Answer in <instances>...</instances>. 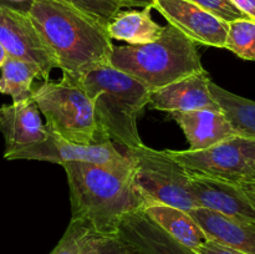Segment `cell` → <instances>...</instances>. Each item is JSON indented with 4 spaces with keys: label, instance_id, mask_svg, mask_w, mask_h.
Segmentation results:
<instances>
[{
    "label": "cell",
    "instance_id": "cell-1",
    "mask_svg": "<svg viewBox=\"0 0 255 254\" xmlns=\"http://www.w3.org/2000/svg\"><path fill=\"white\" fill-rule=\"evenodd\" d=\"M27 14L62 75L77 79L110 64L112 40L92 17L60 0H32Z\"/></svg>",
    "mask_w": 255,
    "mask_h": 254
},
{
    "label": "cell",
    "instance_id": "cell-2",
    "mask_svg": "<svg viewBox=\"0 0 255 254\" xmlns=\"http://www.w3.org/2000/svg\"><path fill=\"white\" fill-rule=\"evenodd\" d=\"M67 177L71 218L87 221L102 236H117L124 217L144 202L133 183L134 168L121 169L84 162L62 164Z\"/></svg>",
    "mask_w": 255,
    "mask_h": 254
},
{
    "label": "cell",
    "instance_id": "cell-3",
    "mask_svg": "<svg viewBox=\"0 0 255 254\" xmlns=\"http://www.w3.org/2000/svg\"><path fill=\"white\" fill-rule=\"evenodd\" d=\"M94 105L95 120L102 141L124 148L141 146L137 117L148 105L151 91L111 65L96 67L77 77Z\"/></svg>",
    "mask_w": 255,
    "mask_h": 254
},
{
    "label": "cell",
    "instance_id": "cell-4",
    "mask_svg": "<svg viewBox=\"0 0 255 254\" xmlns=\"http://www.w3.org/2000/svg\"><path fill=\"white\" fill-rule=\"evenodd\" d=\"M110 65L136 79L149 91L204 70L196 42L169 24L153 42L114 45Z\"/></svg>",
    "mask_w": 255,
    "mask_h": 254
},
{
    "label": "cell",
    "instance_id": "cell-5",
    "mask_svg": "<svg viewBox=\"0 0 255 254\" xmlns=\"http://www.w3.org/2000/svg\"><path fill=\"white\" fill-rule=\"evenodd\" d=\"M31 99L46 119V128L66 141L80 144L102 142L94 105L79 79L62 75L60 81L32 87Z\"/></svg>",
    "mask_w": 255,
    "mask_h": 254
},
{
    "label": "cell",
    "instance_id": "cell-6",
    "mask_svg": "<svg viewBox=\"0 0 255 254\" xmlns=\"http://www.w3.org/2000/svg\"><path fill=\"white\" fill-rule=\"evenodd\" d=\"M134 166L133 183L147 203H162L188 212L198 208L189 184V173L167 151L141 144L125 148Z\"/></svg>",
    "mask_w": 255,
    "mask_h": 254
},
{
    "label": "cell",
    "instance_id": "cell-7",
    "mask_svg": "<svg viewBox=\"0 0 255 254\" xmlns=\"http://www.w3.org/2000/svg\"><path fill=\"white\" fill-rule=\"evenodd\" d=\"M166 151L191 174L237 184L255 181V139L234 134L206 149Z\"/></svg>",
    "mask_w": 255,
    "mask_h": 254
},
{
    "label": "cell",
    "instance_id": "cell-8",
    "mask_svg": "<svg viewBox=\"0 0 255 254\" xmlns=\"http://www.w3.org/2000/svg\"><path fill=\"white\" fill-rule=\"evenodd\" d=\"M5 159H27V161H45L51 163L65 164L67 162H84L100 164L111 168L132 169L133 162L128 154L119 151L112 141L99 142L91 144H80L66 141L54 132L47 129V137L44 141L25 147L14 152Z\"/></svg>",
    "mask_w": 255,
    "mask_h": 254
},
{
    "label": "cell",
    "instance_id": "cell-9",
    "mask_svg": "<svg viewBox=\"0 0 255 254\" xmlns=\"http://www.w3.org/2000/svg\"><path fill=\"white\" fill-rule=\"evenodd\" d=\"M0 44L7 56L36 65L44 81L57 67L26 10L0 6Z\"/></svg>",
    "mask_w": 255,
    "mask_h": 254
},
{
    "label": "cell",
    "instance_id": "cell-10",
    "mask_svg": "<svg viewBox=\"0 0 255 254\" xmlns=\"http://www.w3.org/2000/svg\"><path fill=\"white\" fill-rule=\"evenodd\" d=\"M152 9L196 44L224 49L228 22L189 0H153Z\"/></svg>",
    "mask_w": 255,
    "mask_h": 254
},
{
    "label": "cell",
    "instance_id": "cell-11",
    "mask_svg": "<svg viewBox=\"0 0 255 254\" xmlns=\"http://www.w3.org/2000/svg\"><path fill=\"white\" fill-rule=\"evenodd\" d=\"M211 77L207 70L151 91L148 105L157 111H194L209 110L222 112L209 91Z\"/></svg>",
    "mask_w": 255,
    "mask_h": 254
},
{
    "label": "cell",
    "instance_id": "cell-12",
    "mask_svg": "<svg viewBox=\"0 0 255 254\" xmlns=\"http://www.w3.org/2000/svg\"><path fill=\"white\" fill-rule=\"evenodd\" d=\"M189 184L197 206L224 216L255 221V204L237 183L189 173Z\"/></svg>",
    "mask_w": 255,
    "mask_h": 254
},
{
    "label": "cell",
    "instance_id": "cell-13",
    "mask_svg": "<svg viewBox=\"0 0 255 254\" xmlns=\"http://www.w3.org/2000/svg\"><path fill=\"white\" fill-rule=\"evenodd\" d=\"M0 132L5 141L4 158L47 137V128L32 99L0 106Z\"/></svg>",
    "mask_w": 255,
    "mask_h": 254
},
{
    "label": "cell",
    "instance_id": "cell-14",
    "mask_svg": "<svg viewBox=\"0 0 255 254\" xmlns=\"http://www.w3.org/2000/svg\"><path fill=\"white\" fill-rule=\"evenodd\" d=\"M117 236L131 244L138 254H198L166 233L142 209L124 217Z\"/></svg>",
    "mask_w": 255,
    "mask_h": 254
},
{
    "label": "cell",
    "instance_id": "cell-15",
    "mask_svg": "<svg viewBox=\"0 0 255 254\" xmlns=\"http://www.w3.org/2000/svg\"><path fill=\"white\" fill-rule=\"evenodd\" d=\"M188 213L208 241L243 253L255 254V221L224 216L201 207L191 209Z\"/></svg>",
    "mask_w": 255,
    "mask_h": 254
},
{
    "label": "cell",
    "instance_id": "cell-16",
    "mask_svg": "<svg viewBox=\"0 0 255 254\" xmlns=\"http://www.w3.org/2000/svg\"><path fill=\"white\" fill-rule=\"evenodd\" d=\"M169 117L179 125L192 151L206 149L214 146L236 132L222 112L209 110L168 112Z\"/></svg>",
    "mask_w": 255,
    "mask_h": 254
},
{
    "label": "cell",
    "instance_id": "cell-17",
    "mask_svg": "<svg viewBox=\"0 0 255 254\" xmlns=\"http://www.w3.org/2000/svg\"><path fill=\"white\" fill-rule=\"evenodd\" d=\"M142 211L166 233L184 246L197 249L208 238L188 212L162 203H147Z\"/></svg>",
    "mask_w": 255,
    "mask_h": 254
},
{
    "label": "cell",
    "instance_id": "cell-18",
    "mask_svg": "<svg viewBox=\"0 0 255 254\" xmlns=\"http://www.w3.org/2000/svg\"><path fill=\"white\" fill-rule=\"evenodd\" d=\"M151 7L141 10H121L106 26L111 40L127 42V45H143L153 42L163 32L164 26L157 24L151 16Z\"/></svg>",
    "mask_w": 255,
    "mask_h": 254
},
{
    "label": "cell",
    "instance_id": "cell-19",
    "mask_svg": "<svg viewBox=\"0 0 255 254\" xmlns=\"http://www.w3.org/2000/svg\"><path fill=\"white\" fill-rule=\"evenodd\" d=\"M209 91L236 134L255 139V101L227 91L213 81L209 82Z\"/></svg>",
    "mask_w": 255,
    "mask_h": 254
},
{
    "label": "cell",
    "instance_id": "cell-20",
    "mask_svg": "<svg viewBox=\"0 0 255 254\" xmlns=\"http://www.w3.org/2000/svg\"><path fill=\"white\" fill-rule=\"evenodd\" d=\"M41 72L36 65L7 56L1 66L0 94L11 96L12 102L31 99L32 81Z\"/></svg>",
    "mask_w": 255,
    "mask_h": 254
},
{
    "label": "cell",
    "instance_id": "cell-21",
    "mask_svg": "<svg viewBox=\"0 0 255 254\" xmlns=\"http://www.w3.org/2000/svg\"><path fill=\"white\" fill-rule=\"evenodd\" d=\"M101 237L94 227L84 219L71 218L64 236L50 254H84Z\"/></svg>",
    "mask_w": 255,
    "mask_h": 254
},
{
    "label": "cell",
    "instance_id": "cell-22",
    "mask_svg": "<svg viewBox=\"0 0 255 254\" xmlns=\"http://www.w3.org/2000/svg\"><path fill=\"white\" fill-rule=\"evenodd\" d=\"M224 49L229 50L247 61H255L254 20L238 19L228 22V32H227Z\"/></svg>",
    "mask_w": 255,
    "mask_h": 254
},
{
    "label": "cell",
    "instance_id": "cell-23",
    "mask_svg": "<svg viewBox=\"0 0 255 254\" xmlns=\"http://www.w3.org/2000/svg\"><path fill=\"white\" fill-rule=\"evenodd\" d=\"M107 26L122 10L116 0H60Z\"/></svg>",
    "mask_w": 255,
    "mask_h": 254
},
{
    "label": "cell",
    "instance_id": "cell-24",
    "mask_svg": "<svg viewBox=\"0 0 255 254\" xmlns=\"http://www.w3.org/2000/svg\"><path fill=\"white\" fill-rule=\"evenodd\" d=\"M189 1L198 5L199 7L207 10L226 22H231L238 19H249L231 0H189Z\"/></svg>",
    "mask_w": 255,
    "mask_h": 254
},
{
    "label": "cell",
    "instance_id": "cell-25",
    "mask_svg": "<svg viewBox=\"0 0 255 254\" xmlns=\"http://www.w3.org/2000/svg\"><path fill=\"white\" fill-rule=\"evenodd\" d=\"M84 254H138V252L119 236H104Z\"/></svg>",
    "mask_w": 255,
    "mask_h": 254
},
{
    "label": "cell",
    "instance_id": "cell-26",
    "mask_svg": "<svg viewBox=\"0 0 255 254\" xmlns=\"http://www.w3.org/2000/svg\"><path fill=\"white\" fill-rule=\"evenodd\" d=\"M198 254H247L243 252L236 251V249L228 248V247H224L222 244L216 243V242L208 241L204 244H202L201 247H198L197 249H194Z\"/></svg>",
    "mask_w": 255,
    "mask_h": 254
},
{
    "label": "cell",
    "instance_id": "cell-27",
    "mask_svg": "<svg viewBox=\"0 0 255 254\" xmlns=\"http://www.w3.org/2000/svg\"><path fill=\"white\" fill-rule=\"evenodd\" d=\"M243 14L255 21V0H231Z\"/></svg>",
    "mask_w": 255,
    "mask_h": 254
},
{
    "label": "cell",
    "instance_id": "cell-28",
    "mask_svg": "<svg viewBox=\"0 0 255 254\" xmlns=\"http://www.w3.org/2000/svg\"><path fill=\"white\" fill-rule=\"evenodd\" d=\"M121 7H151L153 5V0H116Z\"/></svg>",
    "mask_w": 255,
    "mask_h": 254
},
{
    "label": "cell",
    "instance_id": "cell-29",
    "mask_svg": "<svg viewBox=\"0 0 255 254\" xmlns=\"http://www.w3.org/2000/svg\"><path fill=\"white\" fill-rule=\"evenodd\" d=\"M242 187V189L244 191V193L248 196V198L255 204V181L254 182H248V183H242L239 184Z\"/></svg>",
    "mask_w": 255,
    "mask_h": 254
},
{
    "label": "cell",
    "instance_id": "cell-30",
    "mask_svg": "<svg viewBox=\"0 0 255 254\" xmlns=\"http://www.w3.org/2000/svg\"><path fill=\"white\" fill-rule=\"evenodd\" d=\"M0 6H10V7H16V9H21V10H26L29 9V5L27 6H24V5H16V4H11V2L6 1V0H0Z\"/></svg>",
    "mask_w": 255,
    "mask_h": 254
},
{
    "label": "cell",
    "instance_id": "cell-31",
    "mask_svg": "<svg viewBox=\"0 0 255 254\" xmlns=\"http://www.w3.org/2000/svg\"><path fill=\"white\" fill-rule=\"evenodd\" d=\"M7 59V54L6 51H5V49L2 47V45L0 44V69H1V66L4 65L5 60Z\"/></svg>",
    "mask_w": 255,
    "mask_h": 254
},
{
    "label": "cell",
    "instance_id": "cell-32",
    "mask_svg": "<svg viewBox=\"0 0 255 254\" xmlns=\"http://www.w3.org/2000/svg\"><path fill=\"white\" fill-rule=\"evenodd\" d=\"M6 1L11 2V4L24 5V6H27V5H30V2H31L32 0H6Z\"/></svg>",
    "mask_w": 255,
    "mask_h": 254
}]
</instances>
